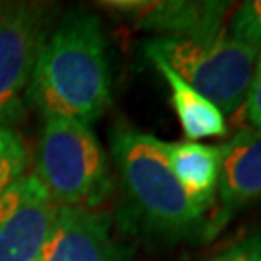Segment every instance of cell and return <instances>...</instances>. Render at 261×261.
Here are the masks:
<instances>
[{
	"label": "cell",
	"instance_id": "cell-7",
	"mask_svg": "<svg viewBox=\"0 0 261 261\" xmlns=\"http://www.w3.org/2000/svg\"><path fill=\"white\" fill-rule=\"evenodd\" d=\"M261 199V132L242 128L219 145V180L207 223L215 240L244 207Z\"/></svg>",
	"mask_w": 261,
	"mask_h": 261
},
{
	"label": "cell",
	"instance_id": "cell-15",
	"mask_svg": "<svg viewBox=\"0 0 261 261\" xmlns=\"http://www.w3.org/2000/svg\"><path fill=\"white\" fill-rule=\"evenodd\" d=\"M224 261H261V230L244 236L223 253Z\"/></svg>",
	"mask_w": 261,
	"mask_h": 261
},
{
	"label": "cell",
	"instance_id": "cell-5",
	"mask_svg": "<svg viewBox=\"0 0 261 261\" xmlns=\"http://www.w3.org/2000/svg\"><path fill=\"white\" fill-rule=\"evenodd\" d=\"M48 6L10 2L0 6V122L12 126L21 112L33 68L47 41Z\"/></svg>",
	"mask_w": 261,
	"mask_h": 261
},
{
	"label": "cell",
	"instance_id": "cell-14",
	"mask_svg": "<svg viewBox=\"0 0 261 261\" xmlns=\"http://www.w3.org/2000/svg\"><path fill=\"white\" fill-rule=\"evenodd\" d=\"M244 112H246V118L252 124L253 130L261 132V55L257 56L252 85H250V91L244 101Z\"/></svg>",
	"mask_w": 261,
	"mask_h": 261
},
{
	"label": "cell",
	"instance_id": "cell-16",
	"mask_svg": "<svg viewBox=\"0 0 261 261\" xmlns=\"http://www.w3.org/2000/svg\"><path fill=\"white\" fill-rule=\"evenodd\" d=\"M213 261H224V257H223V253H221V255H219V257H215Z\"/></svg>",
	"mask_w": 261,
	"mask_h": 261
},
{
	"label": "cell",
	"instance_id": "cell-11",
	"mask_svg": "<svg viewBox=\"0 0 261 261\" xmlns=\"http://www.w3.org/2000/svg\"><path fill=\"white\" fill-rule=\"evenodd\" d=\"M145 56L167 82L170 89V101L188 141L219 138L226 134V116L211 101H207L192 85H188L165 60H161L155 55Z\"/></svg>",
	"mask_w": 261,
	"mask_h": 261
},
{
	"label": "cell",
	"instance_id": "cell-9",
	"mask_svg": "<svg viewBox=\"0 0 261 261\" xmlns=\"http://www.w3.org/2000/svg\"><path fill=\"white\" fill-rule=\"evenodd\" d=\"M41 255L45 261H128L112 236V219L99 209L56 207L53 230Z\"/></svg>",
	"mask_w": 261,
	"mask_h": 261
},
{
	"label": "cell",
	"instance_id": "cell-12",
	"mask_svg": "<svg viewBox=\"0 0 261 261\" xmlns=\"http://www.w3.org/2000/svg\"><path fill=\"white\" fill-rule=\"evenodd\" d=\"M28 172V149L18 132L0 122V197Z\"/></svg>",
	"mask_w": 261,
	"mask_h": 261
},
{
	"label": "cell",
	"instance_id": "cell-1",
	"mask_svg": "<svg viewBox=\"0 0 261 261\" xmlns=\"http://www.w3.org/2000/svg\"><path fill=\"white\" fill-rule=\"evenodd\" d=\"M25 101L43 116L91 126L111 105V72L101 21L89 12L68 14L39 53Z\"/></svg>",
	"mask_w": 261,
	"mask_h": 261
},
{
	"label": "cell",
	"instance_id": "cell-2",
	"mask_svg": "<svg viewBox=\"0 0 261 261\" xmlns=\"http://www.w3.org/2000/svg\"><path fill=\"white\" fill-rule=\"evenodd\" d=\"M111 151L141 228L172 242H207L209 213L180 188L168 167L167 141L118 124L111 134Z\"/></svg>",
	"mask_w": 261,
	"mask_h": 261
},
{
	"label": "cell",
	"instance_id": "cell-6",
	"mask_svg": "<svg viewBox=\"0 0 261 261\" xmlns=\"http://www.w3.org/2000/svg\"><path fill=\"white\" fill-rule=\"evenodd\" d=\"M56 203L33 172L0 197V261H33L47 244Z\"/></svg>",
	"mask_w": 261,
	"mask_h": 261
},
{
	"label": "cell",
	"instance_id": "cell-4",
	"mask_svg": "<svg viewBox=\"0 0 261 261\" xmlns=\"http://www.w3.org/2000/svg\"><path fill=\"white\" fill-rule=\"evenodd\" d=\"M143 50L145 55H155L165 60L224 116L244 105L259 56L226 31L203 41L153 37L143 45Z\"/></svg>",
	"mask_w": 261,
	"mask_h": 261
},
{
	"label": "cell",
	"instance_id": "cell-3",
	"mask_svg": "<svg viewBox=\"0 0 261 261\" xmlns=\"http://www.w3.org/2000/svg\"><path fill=\"white\" fill-rule=\"evenodd\" d=\"M33 174L56 205L97 209L112 192L109 157L91 126L43 116Z\"/></svg>",
	"mask_w": 261,
	"mask_h": 261
},
{
	"label": "cell",
	"instance_id": "cell-8",
	"mask_svg": "<svg viewBox=\"0 0 261 261\" xmlns=\"http://www.w3.org/2000/svg\"><path fill=\"white\" fill-rule=\"evenodd\" d=\"M107 6L132 19L140 29L155 31L157 37L203 41L226 31L232 2L219 0H155V2H107Z\"/></svg>",
	"mask_w": 261,
	"mask_h": 261
},
{
	"label": "cell",
	"instance_id": "cell-13",
	"mask_svg": "<svg viewBox=\"0 0 261 261\" xmlns=\"http://www.w3.org/2000/svg\"><path fill=\"white\" fill-rule=\"evenodd\" d=\"M226 33L261 55V0H246L226 19Z\"/></svg>",
	"mask_w": 261,
	"mask_h": 261
},
{
	"label": "cell",
	"instance_id": "cell-10",
	"mask_svg": "<svg viewBox=\"0 0 261 261\" xmlns=\"http://www.w3.org/2000/svg\"><path fill=\"white\" fill-rule=\"evenodd\" d=\"M168 167L186 196L211 213L219 180V145L199 141H167Z\"/></svg>",
	"mask_w": 261,
	"mask_h": 261
}]
</instances>
